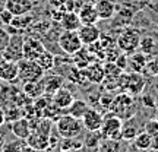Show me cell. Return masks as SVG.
Masks as SVG:
<instances>
[{
  "label": "cell",
  "mask_w": 158,
  "mask_h": 152,
  "mask_svg": "<svg viewBox=\"0 0 158 152\" xmlns=\"http://www.w3.org/2000/svg\"><path fill=\"white\" fill-rule=\"evenodd\" d=\"M82 129H84L82 120L75 118L73 116H70V114H68V113L62 114L56 121V130L62 139L78 138V136L82 133Z\"/></svg>",
  "instance_id": "cell-1"
},
{
  "label": "cell",
  "mask_w": 158,
  "mask_h": 152,
  "mask_svg": "<svg viewBox=\"0 0 158 152\" xmlns=\"http://www.w3.org/2000/svg\"><path fill=\"white\" fill-rule=\"evenodd\" d=\"M18 69H19L18 80H21L23 84H27V82H38L45 73L35 60H28V59H21L18 62Z\"/></svg>",
  "instance_id": "cell-2"
},
{
  "label": "cell",
  "mask_w": 158,
  "mask_h": 152,
  "mask_svg": "<svg viewBox=\"0 0 158 152\" xmlns=\"http://www.w3.org/2000/svg\"><path fill=\"white\" fill-rule=\"evenodd\" d=\"M122 127H123V120L118 117L117 114H114L113 111L104 116V121L100 132H101L102 138H110V139H122Z\"/></svg>",
  "instance_id": "cell-3"
},
{
  "label": "cell",
  "mask_w": 158,
  "mask_h": 152,
  "mask_svg": "<svg viewBox=\"0 0 158 152\" xmlns=\"http://www.w3.org/2000/svg\"><path fill=\"white\" fill-rule=\"evenodd\" d=\"M110 110H111L114 114H117L122 120H123V118H132V116L135 113L133 98H132L129 94L122 92V94H118V95L114 97Z\"/></svg>",
  "instance_id": "cell-4"
},
{
  "label": "cell",
  "mask_w": 158,
  "mask_h": 152,
  "mask_svg": "<svg viewBox=\"0 0 158 152\" xmlns=\"http://www.w3.org/2000/svg\"><path fill=\"white\" fill-rule=\"evenodd\" d=\"M139 44H141V34H139V31H136L133 28H127L118 35L117 38L118 50L126 53V54L135 53L138 50Z\"/></svg>",
  "instance_id": "cell-5"
},
{
  "label": "cell",
  "mask_w": 158,
  "mask_h": 152,
  "mask_svg": "<svg viewBox=\"0 0 158 152\" xmlns=\"http://www.w3.org/2000/svg\"><path fill=\"white\" fill-rule=\"evenodd\" d=\"M59 47L62 48L63 53L73 56L75 53H78L84 44L79 38L78 31H66L63 29V32L59 35Z\"/></svg>",
  "instance_id": "cell-6"
},
{
  "label": "cell",
  "mask_w": 158,
  "mask_h": 152,
  "mask_svg": "<svg viewBox=\"0 0 158 152\" xmlns=\"http://www.w3.org/2000/svg\"><path fill=\"white\" fill-rule=\"evenodd\" d=\"M22 45H23L22 37L18 35V34H12L10 43H9V45L6 47V50L2 53V54H3V59L12 60V62H19L21 59H23Z\"/></svg>",
  "instance_id": "cell-7"
},
{
  "label": "cell",
  "mask_w": 158,
  "mask_h": 152,
  "mask_svg": "<svg viewBox=\"0 0 158 152\" xmlns=\"http://www.w3.org/2000/svg\"><path fill=\"white\" fill-rule=\"evenodd\" d=\"M45 51L44 44L37 38H27L23 39V45H22V56L23 59H28V60H37L40 57V54Z\"/></svg>",
  "instance_id": "cell-8"
},
{
  "label": "cell",
  "mask_w": 158,
  "mask_h": 152,
  "mask_svg": "<svg viewBox=\"0 0 158 152\" xmlns=\"http://www.w3.org/2000/svg\"><path fill=\"white\" fill-rule=\"evenodd\" d=\"M81 120H82V124H84V129H86L88 132H98L102 126L104 116L95 108H89Z\"/></svg>",
  "instance_id": "cell-9"
},
{
  "label": "cell",
  "mask_w": 158,
  "mask_h": 152,
  "mask_svg": "<svg viewBox=\"0 0 158 152\" xmlns=\"http://www.w3.org/2000/svg\"><path fill=\"white\" fill-rule=\"evenodd\" d=\"M18 62H12V60H6L3 59L0 62V80L7 82V84H13L18 80Z\"/></svg>",
  "instance_id": "cell-10"
},
{
  "label": "cell",
  "mask_w": 158,
  "mask_h": 152,
  "mask_svg": "<svg viewBox=\"0 0 158 152\" xmlns=\"http://www.w3.org/2000/svg\"><path fill=\"white\" fill-rule=\"evenodd\" d=\"M10 132L15 138L22 139V141H27V138H28V136L31 135V132H32V124L29 121V118L19 117V118H16L15 121H12Z\"/></svg>",
  "instance_id": "cell-11"
},
{
  "label": "cell",
  "mask_w": 158,
  "mask_h": 152,
  "mask_svg": "<svg viewBox=\"0 0 158 152\" xmlns=\"http://www.w3.org/2000/svg\"><path fill=\"white\" fill-rule=\"evenodd\" d=\"M32 0H6L5 7L13 16H25L32 10Z\"/></svg>",
  "instance_id": "cell-12"
},
{
  "label": "cell",
  "mask_w": 158,
  "mask_h": 152,
  "mask_svg": "<svg viewBox=\"0 0 158 152\" xmlns=\"http://www.w3.org/2000/svg\"><path fill=\"white\" fill-rule=\"evenodd\" d=\"M78 35L82 44L84 45H89L94 44L97 41H100L101 37V31L97 25H81V28L78 29Z\"/></svg>",
  "instance_id": "cell-13"
},
{
  "label": "cell",
  "mask_w": 158,
  "mask_h": 152,
  "mask_svg": "<svg viewBox=\"0 0 158 152\" xmlns=\"http://www.w3.org/2000/svg\"><path fill=\"white\" fill-rule=\"evenodd\" d=\"M76 13H78L82 25H95L100 21V16H98V12L95 9V5H81L78 7Z\"/></svg>",
  "instance_id": "cell-14"
},
{
  "label": "cell",
  "mask_w": 158,
  "mask_h": 152,
  "mask_svg": "<svg viewBox=\"0 0 158 152\" xmlns=\"http://www.w3.org/2000/svg\"><path fill=\"white\" fill-rule=\"evenodd\" d=\"M40 82L44 88V95L53 97V94H56L60 88H63L64 79L60 75H47V76H43Z\"/></svg>",
  "instance_id": "cell-15"
},
{
  "label": "cell",
  "mask_w": 158,
  "mask_h": 152,
  "mask_svg": "<svg viewBox=\"0 0 158 152\" xmlns=\"http://www.w3.org/2000/svg\"><path fill=\"white\" fill-rule=\"evenodd\" d=\"M25 142H27V146L31 148L32 151H44L50 146V136H45L43 133H38L37 130H32Z\"/></svg>",
  "instance_id": "cell-16"
},
{
  "label": "cell",
  "mask_w": 158,
  "mask_h": 152,
  "mask_svg": "<svg viewBox=\"0 0 158 152\" xmlns=\"http://www.w3.org/2000/svg\"><path fill=\"white\" fill-rule=\"evenodd\" d=\"M84 75L88 82L100 84L106 78V70H104V66L100 62H94V63H91L86 69H84Z\"/></svg>",
  "instance_id": "cell-17"
},
{
  "label": "cell",
  "mask_w": 158,
  "mask_h": 152,
  "mask_svg": "<svg viewBox=\"0 0 158 152\" xmlns=\"http://www.w3.org/2000/svg\"><path fill=\"white\" fill-rule=\"evenodd\" d=\"M51 100H53V102H54L59 108L68 110L69 105L75 101V97H73V94H72V91H69L68 88H60L56 94H53Z\"/></svg>",
  "instance_id": "cell-18"
},
{
  "label": "cell",
  "mask_w": 158,
  "mask_h": 152,
  "mask_svg": "<svg viewBox=\"0 0 158 152\" xmlns=\"http://www.w3.org/2000/svg\"><path fill=\"white\" fill-rule=\"evenodd\" d=\"M73 64L75 68H78L79 70H84L89 66L91 63H94V56L91 54V51L88 50V47H82L78 53L73 54Z\"/></svg>",
  "instance_id": "cell-19"
},
{
  "label": "cell",
  "mask_w": 158,
  "mask_h": 152,
  "mask_svg": "<svg viewBox=\"0 0 158 152\" xmlns=\"http://www.w3.org/2000/svg\"><path fill=\"white\" fill-rule=\"evenodd\" d=\"M123 142L124 141H118V139L102 138L98 148H97V152H124Z\"/></svg>",
  "instance_id": "cell-20"
},
{
  "label": "cell",
  "mask_w": 158,
  "mask_h": 152,
  "mask_svg": "<svg viewBox=\"0 0 158 152\" xmlns=\"http://www.w3.org/2000/svg\"><path fill=\"white\" fill-rule=\"evenodd\" d=\"M59 23L66 31H78L81 28V25H82V22H81V19H79L76 12H64Z\"/></svg>",
  "instance_id": "cell-21"
},
{
  "label": "cell",
  "mask_w": 158,
  "mask_h": 152,
  "mask_svg": "<svg viewBox=\"0 0 158 152\" xmlns=\"http://www.w3.org/2000/svg\"><path fill=\"white\" fill-rule=\"evenodd\" d=\"M145 86V80L141 75L130 73L126 76V89L132 94H141L142 89Z\"/></svg>",
  "instance_id": "cell-22"
},
{
  "label": "cell",
  "mask_w": 158,
  "mask_h": 152,
  "mask_svg": "<svg viewBox=\"0 0 158 152\" xmlns=\"http://www.w3.org/2000/svg\"><path fill=\"white\" fill-rule=\"evenodd\" d=\"M95 9L98 12L100 19H110V18L114 16L116 6L111 0H98L95 3Z\"/></svg>",
  "instance_id": "cell-23"
},
{
  "label": "cell",
  "mask_w": 158,
  "mask_h": 152,
  "mask_svg": "<svg viewBox=\"0 0 158 152\" xmlns=\"http://www.w3.org/2000/svg\"><path fill=\"white\" fill-rule=\"evenodd\" d=\"M23 94L28 97L29 100H37L40 98L41 95H44V88H43V85L41 82H27V84H23Z\"/></svg>",
  "instance_id": "cell-24"
},
{
  "label": "cell",
  "mask_w": 158,
  "mask_h": 152,
  "mask_svg": "<svg viewBox=\"0 0 158 152\" xmlns=\"http://www.w3.org/2000/svg\"><path fill=\"white\" fill-rule=\"evenodd\" d=\"M88 110H89V107H88L86 101H84V100H75V101L68 107L66 113L70 114V116H73L75 118H79V120H81Z\"/></svg>",
  "instance_id": "cell-25"
},
{
  "label": "cell",
  "mask_w": 158,
  "mask_h": 152,
  "mask_svg": "<svg viewBox=\"0 0 158 152\" xmlns=\"http://www.w3.org/2000/svg\"><path fill=\"white\" fill-rule=\"evenodd\" d=\"M35 62L40 64V68L43 69L44 72H47V70H51V69H54V66H56V57L51 54L50 51H43L41 54H40V57L35 60Z\"/></svg>",
  "instance_id": "cell-26"
},
{
  "label": "cell",
  "mask_w": 158,
  "mask_h": 152,
  "mask_svg": "<svg viewBox=\"0 0 158 152\" xmlns=\"http://www.w3.org/2000/svg\"><path fill=\"white\" fill-rule=\"evenodd\" d=\"M27 146V142L22 139H12V141H6L0 151L2 152H23Z\"/></svg>",
  "instance_id": "cell-27"
},
{
  "label": "cell",
  "mask_w": 158,
  "mask_h": 152,
  "mask_svg": "<svg viewBox=\"0 0 158 152\" xmlns=\"http://www.w3.org/2000/svg\"><path fill=\"white\" fill-rule=\"evenodd\" d=\"M151 141H152V136L148 135L147 132L142 130L133 139V143H135V146L139 151H148V149H151Z\"/></svg>",
  "instance_id": "cell-28"
},
{
  "label": "cell",
  "mask_w": 158,
  "mask_h": 152,
  "mask_svg": "<svg viewBox=\"0 0 158 152\" xmlns=\"http://www.w3.org/2000/svg\"><path fill=\"white\" fill-rule=\"evenodd\" d=\"M138 133H139V127L132 121L123 124V127H122V139L124 142H133V139L138 136Z\"/></svg>",
  "instance_id": "cell-29"
},
{
  "label": "cell",
  "mask_w": 158,
  "mask_h": 152,
  "mask_svg": "<svg viewBox=\"0 0 158 152\" xmlns=\"http://www.w3.org/2000/svg\"><path fill=\"white\" fill-rule=\"evenodd\" d=\"M101 139H102V135L100 130L98 132H88V135L85 136V139H84V145L86 148L97 149L98 145H100V142H101Z\"/></svg>",
  "instance_id": "cell-30"
},
{
  "label": "cell",
  "mask_w": 158,
  "mask_h": 152,
  "mask_svg": "<svg viewBox=\"0 0 158 152\" xmlns=\"http://www.w3.org/2000/svg\"><path fill=\"white\" fill-rule=\"evenodd\" d=\"M60 146H62L63 151H66V149L68 151H78L82 148V143L76 141V138H68V139H63Z\"/></svg>",
  "instance_id": "cell-31"
},
{
  "label": "cell",
  "mask_w": 158,
  "mask_h": 152,
  "mask_svg": "<svg viewBox=\"0 0 158 152\" xmlns=\"http://www.w3.org/2000/svg\"><path fill=\"white\" fill-rule=\"evenodd\" d=\"M143 132H147L148 135L155 136L158 135V120L157 118H151L143 124Z\"/></svg>",
  "instance_id": "cell-32"
},
{
  "label": "cell",
  "mask_w": 158,
  "mask_h": 152,
  "mask_svg": "<svg viewBox=\"0 0 158 152\" xmlns=\"http://www.w3.org/2000/svg\"><path fill=\"white\" fill-rule=\"evenodd\" d=\"M10 37H12L10 32H7L5 28L0 27V53H3V51L6 50V47L9 45V43H10Z\"/></svg>",
  "instance_id": "cell-33"
},
{
  "label": "cell",
  "mask_w": 158,
  "mask_h": 152,
  "mask_svg": "<svg viewBox=\"0 0 158 152\" xmlns=\"http://www.w3.org/2000/svg\"><path fill=\"white\" fill-rule=\"evenodd\" d=\"M13 18H15V16H13V15H12V13L7 10L6 7H5V9H3L2 12H0V19H2V22H3V23H7V25H10L12 21H13Z\"/></svg>",
  "instance_id": "cell-34"
},
{
  "label": "cell",
  "mask_w": 158,
  "mask_h": 152,
  "mask_svg": "<svg viewBox=\"0 0 158 152\" xmlns=\"http://www.w3.org/2000/svg\"><path fill=\"white\" fill-rule=\"evenodd\" d=\"M116 64H117V68L122 69V70L126 69V66H127V56H126V53L120 54V56L116 59Z\"/></svg>",
  "instance_id": "cell-35"
},
{
  "label": "cell",
  "mask_w": 158,
  "mask_h": 152,
  "mask_svg": "<svg viewBox=\"0 0 158 152\" xmlns=\"http://www.w3.org/2000/svg\"><path fill=\"white\" fill-rule=\"evenodd\" d=\"M3 126H5V124H3ZM3 126H0V149L3 146V143L6 142V135H7V132H6V129Z\"/></svg>",
  "instance_id": "cell-36"
},
{
  "label": "cell",
  "mask_w": 158,
  "mask_h": 152,
  "mask_svg": "<svg viewBox=\"0 0 158 152\" xmlns=\"http://www.w3.org/2000/svg\"><path fill=\"white\" fill-rule=\"evenodd\" d=\"M64 2L66 0H48V3H50L51 7H54V9H59V7H62L64 5Z\"/></svg>",
  "instance_id": "cell-37"
},
{
  "label": "cell",
  "mask_w": 158,
  "mask_h": 152,
  "mask_svg": "<svg viewBox=\"0 0 158 152\" xmlns=\"http://www.w3.org/2000/svg\"><path fill=\"white\" fill-rule=\"evenodd\" d=\"M98 0H76V10L81 5H95Z\"/></svg>",
  "instance_id": "cell-38"
},
{
  "label": "cell",
  "mask_w": 158,
  "mask_h": 152,
  "mask_svg": "<svg viewBox=\"0 0 158 152\" xmlns=\"http://www.w3.org/2000/svg\"><path fill=\"white\" fill-rule=\"evenodd\" d=\"M151 149L155 152H158V135L152 136V141H151Z\"/></svg>",
  "instance_id": "cell-39"
},
{
  "label": "cell",
  "mask_w": 158,
  "mask_h": 152,
  "mask_svg": "<svg viewBox=\"0 0 158 152\" xmlns=\"http://www.w3.org/2000/svg\"><path fill=\"white\" fill-rule=\"evenodd\" d=\"M6 121V114H5V110L0 108V126H3Z\"/></svg>",
  "instance_id": "cell-40"
},
{
  "label": "cell",
  "mask_w": 158,
  "mask_h": 152,
  "mask_svg": "<svg viewBox=\"0 0 158 152\" xmlns=\"http://www.w3.org/2000/svg\"><path fill=\"white\" fill-rule=\"evenodd\" d=\"M0 152H2V151H0Z\"/></svg>",
  "instance_id": "cell-41"
}]
</instances>
